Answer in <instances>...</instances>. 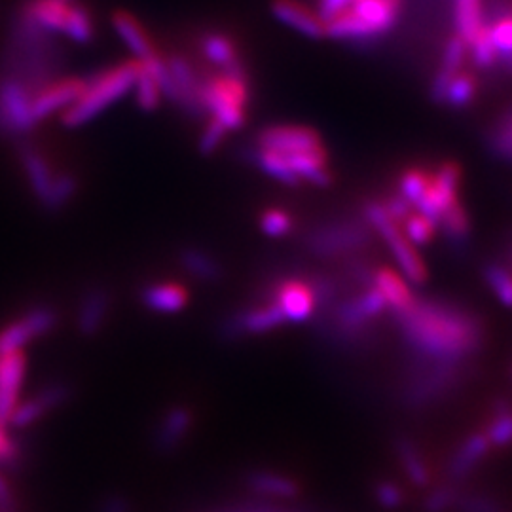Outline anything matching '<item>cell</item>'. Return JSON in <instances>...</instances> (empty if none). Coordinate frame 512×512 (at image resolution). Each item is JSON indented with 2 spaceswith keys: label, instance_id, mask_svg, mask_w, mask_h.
I'll return each mask as SVG.
<instances>
[{
  "label": "cell",
  "instance_id": "6da1fadb",
  "mask_svg": "<svg viewBox=\"0 0 512 512\" xmlns=\"http://www.w3.org/2000/svg\"><path fill=\"white\" fill-rule=\"evenodd\" d=\"M408 348L420 361L463 365L484 346L480 317L452 300L416 296L410 310L393 315Z\"/></svg>",
  "mask_w": 512,
  "mask_h": 512
},
{
  "label": "cell",
  "instance_id": "7a4b0ae2",
  "mask_svg": "<svg viewBox=\"0 0 512 512\" xmlns=\"http://www.w3.org/2000/svg\"><path fill=\"white\" fill-rule=\"evenodd\" d=\"M139 74V61H128L109 71L93 76L86 84V90L71 109L61 114V124L65 128H80L103 110L109 109L118 99L133 90Z\"/></svg>",
  "mask_w": 512,
  "mask_h": 512
},
{
  "label": "cell",
  "instance_id": "3957f363",
  "mask_svg": "<svg viewBox=\"0 0 512 512\" xmlns=\"http://www.w3.org/2000/svg\"><path fill=\"white\" fill-rule=\"evenodd\" d=\"M372 228L361 217L323 220L304 236V247L317 258H353L365 253L372 241Z\"/></svg>",
  "mask_w": 512,
  "mask_h": 512
},
{
  "label": "cell",
  "instance_id": "277c9868",
  "mask_svg": "<svg viewBox=\"0 0 512 512\" xmlns=\"http://www.w3.org/2000/svg\"><path fill=\"white\" fill-rule=\"evenodd\" d=\"M399 0H353L346 12L325 23V35L340 40H366L393 27Z\"/></svg>",
  "mask_w": 512,
  "mask_h": 512
},
{
  "label": "cell",
  "instance_id": "5b68a950",
  "mask_svg": "<svg viewBox=\"0 0 512 512\" xmlns=\"http://www.w3.org/2000/svg\"><path fill=\"white\" fill-rule=\"evenodd\" d=\"M363 219L368 222V226L372 228L374 234H378L380 238L384 239V243L404 279L416 287L423 285L429 277L425 260L416 251V247L404 236L403 228L387 215L384 203L378 202V200H368L363 205Z\"/></svg>",
  "mask_w": 512,
  "mask_h": 512
},
{
  "label": "cell",
  "instance_id": "8992f818",
  "mask_svg": "<svg viewBox=\"0 0 512 512\" xmlns=\"http://www.w3.org/2000/svg\"><path fill=\"white\" fill-rule=\"evenodd\" d=\"M247 99L245 73H220L202 82L203 110L228 131L245 124Z\"/></svg>",
  "mask_w": 512,
  "mask_h": 512
},
{
  "label": "cell",
  "instance_id": "52a82bcc",
  "mask_svg": "<svg viewBox=\"0 0 512 512\" xmlns=\"http://www.w3.org/2000/svg\"><path fill=\"white\" fill-rule=\"evenodd\" d=\"M461 374V365L454 363H429L421 361V366L410 376L404 385L403 401L410 408H423L439 401L452 387H456Z\"/></svg>",
  "mask_w": 512,
  "mask_h": 512
},
{
  "label": "cell",
  "instance_id": "ba28073f",
  "mask_svg": "<svg viewBox=\"0 0 512 512\" xmlns=\"http://www.w3.org/2000/svg\"><path fill=\"white\" fill-rule=\"evenodd\" d=\"M35 92L19 78L8 74L0 80V128L12 135H25L37 128L33 116Z\"/></svg>",
  "mask_w": 512,
  "mask_h": 512
},
{
  "label": "cell",
  "instance_id": "9c48e42d",
  "mask_svg": "<svg viewBox=\"0 0 512 512\" xmlns=\"http://www.w3.org/2000/svg\"><path fill=\"white\" fill-rule=\"evenodd\" d=\"M59 323V313L52 306H35L0 329V355L23 351L25 346L50 334Z\"/></svg>",
  "mask_w": 512,
  "mask_h": 512
},
{
  "label": "cell",
  "instance_id": "30bf717a",
  "mask_svg": "<svg viewBox=\"0 0 512 512\" xmlns=\"http://www.w3.org/2000/svg\"><path fill=\"white\" fill-rule=\"evenodd\" d=\"M285 317L281 310L275 306L272 300L256 302L243 310L232 313L224 323H222V334L230 340H238L245 336H260L268 334L275 329H281L285 325Z\"/></svg>",
  "mask_w": 512,
  "mask_h": 512
},
{
  "label": "cell",
  "instance_id": "8fae6325",
  "mask_svg": "<svg viewBox=\"0 0 512 512\" xmlns=\"http://www.w3.org/2000/svg\"><path fill=\"white\" fill-rule=\"evenodd\" d=\"M266 300L275 302L287 323H306L317 311V300L306 277H285L275 281Z\"/></svg>",
  "mask_w": 512,
  "mask_h": 512
},
{
  "label": "cell",
  "instance_id": "7c38bea8",
  "mask_svg": "<svg viewBox=\"0 0 512 512\" xmlns=\"http://www.w3.org/2000/svg\"><path fill=\"white\" fill-rule=\"evenodd\" d=\"M88 78H61V80H52L44 88H40L35 97H33V116L35 122L40 124L54 116L57 112H65L71 109L74 103L80 99V95L86 90Z\"/></svg>",
  "mask_w": 512,
  "mask_h": 512
},
{
  "label": "cell",
  "instance_id": "4fadbf2b",
  "mask_svg": "<svg viewBox=\"0 0 512 512\" xmlns=\"http://www.w3.org/2000/svg\"><path fill=\"white\" fill-rule=\"evenodd\" d=\"M256 147L272 150L283 156L325 148L319 133L304 126H272L262 129L256 137Z\"/></svg>",
  "mask_w": 512,
  "mask_h": 512
},
{
  "label": "cell",
  "instance_id": "5bb4252c",
  "mask_svg": "<svg viewBox=\"0 0 512 512\" xmlns=\"http://www.w3.org/2000/svg\"><path fill=\"white\" fill-rule=\"evenodd\" d=\"M27 374L25 351L0 355V425L8 427L21 401V387Z\"/></svg>",
  "mask_w": 512,
  "mask_h": 512
},
{
  "label": "cell",
  "instance_id": "9a60e30c",
  "mask_svg": "<svg viewBox=\"0 0 512 512\" xmlns=\"http://www.w3.org/2000/svg\"><path fill=\"white\" fill-rule=\"evenodd\" d=\"M71 395V387L65 384H52L40 389L37 395L29 399H21L18 408L14 410L8 427L25 429L35 425L37 421L46 418L50 412H54L57 406L65 403Z\"/></svg>",
  "mask_w": 512,
  "mask_h": 512
},
{
  "label": "cell",
  "instance_id": "2e32d148",
  "mask_svg": "<svg viewBox=\"0 0 512 512\" xmlns=\"http://www.w3.org/2000/svg\"><path fill=\"white\" fill-rule=\"evenodd\" d=\"M192 427H194V412L183 404L171 406L156 425L154 440H152L154 450L165 456L177 452L179 448H183L188 435L192 433Z\"/></svg>",
  "mask_w": 512,
  "mask_h": 512
},
{
  "label": "cell",
  "instance_id": "e0dca14e",
  "mask_svg": "<svg viewBox=\"0 0 512 512\" xmlns=\"http://www.w3.org/2000/svg\"><path fill=\"white\" fill-rule=\"evenodd\" d=\"M112 310V294L107 287L95 285L80 296V304L76 310V330L93 338L105 329Z\"/></svg>",
  "mask_w": 512,
  "mask_h": 512
},
{
  "label": "cell",
  "instance_id": "ac0fdd59",
  "mask_svg": "<svg viewBox=\"0 0 512 512\" xmlns=\"http://www.w3.org/2000/svg\"><path fill=\"white\" fill-rule=\"evenodd\" d=\"M372 287L382 294L391 315H399L412 308L416 296L410 289V283L403 275L389 266H378L372 275Z\"/></svg>",
  "mask_w": 512,
  "mask_h": 512
},
{
  "label": "cell",
  "instance_id": "d6986e66",
  "mask_svg": "<svg viewBox=\"0 0 512 512\" xmlns=\"http://www.w3.org/2000/svg\"><path fill=\"white\" fill-rule=\"evenodd\" d=\"M19 160H21V167L25 173V181L29 184L31 192L35 194L38 203L42 205L52 190L57 171L50 164V160L38 148L31 147V145H21Z\"/></svg>",
  "mask_w": 512,
  "mask_h": 512
},
{
  "label": "cell",
  "instance_id": "ffe728a7",
  "mask_svg": "<svg viewBox=\"0 0 512 512\" xmlns=\"http://www.w3.org/2000/svg\"><path fill=\"white\" fill-rule=\"evenodd\" d=\"M245 486L251 494L287 501L298 497L302 488L293 476L283 475L272 469H253L245 475Z\"/></svg>",
  "mask_w": 512,
  "mask_h": 512
},
{
  "label": "cell",
  "instance_id": "44dd1931",
  "mask_svg": "<svg viewBox=\"0 0 512 512\" xmlns=\"http://www.w3.org/2000/svg\"><path fill=\"white\" fill-rule=\"evenodd\" d=\"M492 444L484 431L469 435L459 444L448 463V476L452 482H461L475 471L476 467L490 454Z\"/></svg>",
  "mask_w": 512,
  "mask_h": 512
},
{
  "label": "cell",
  "instance_id": "7402d4cb",
  "mask_svg": "<svg viewBox=\"0 0 512 512\" xmlns=\"http://www.w3.org/2000/svg\"><path fill=\"white\" fill-rule=\"evenodd\" d=\"M141 302L154 313H179L188 306L190 294L181 283L154 281L141 289Z\"/></svg>",
  "mask_w": 512,
  "mask_h": 512
},
{
  "label": "cell",
  "instance_id": "603a6c76",
  "mask_svg": "<svg viewBox=\"0 0 512 512\" xmlns=\"http://www.w3.org/2000/svg\"><path fill=\"white\" fill-rule=\"evenodd\" d=\"M272 12L281 23L289 25L291 29L306 37L321 38L325 35L323 19L296 0H275Z\"/></svg>",
  "mask_w": 512,
  "mask_h": 512
},
{
  "label": "cell",
  "instance_id": "cb8c5ba5",
  "mask_svg": "<svg viewBox=\"0 0 512 512\" xmlns=\"http://www.w3.org/2000/svg\"><path fill=\"white\" fill-rule=\"evenodd\" d=\"M71 2L65 0H29L21 10L46 33L65 35V27L71 16Z\"/></svg>",
  "mask_w": 512,
  "mask_h": 512
},
{
  "label": "cell",
  "instance_id": "d4e9b609",
  "mask_svg": "<svg viewBox=\"0 0 512 512\" xmlns=\"http://www.w3.org/2000/svg\"><path fill=\"white\" fill-rule=\"evenodd\" d=\"M179 264L186 274L200 283H219L224 277L219 258L202 247H184L179 253Z\"/></svg>",
  "mask_w": 512,
  "mask_h": 512
},
{
  "label": "cell",
  "instance_id": "484cf974",
  "mask_svg": "<svg viewBox=\"0 0 512 512\" xmlns=\"http://www.w3.org/2000/svg\"><path fill=\"white\" fill-rule=\"evenodd\" d=\"M112 23H114L118 37L126 42V46L131 50V54L137 57L139 63L156 54L145 29L133 16H129L126 12H118V14H114Z\"/></svg>",
  "mask_w": 512,
  "mask_h": 512
},
{
  "label": "cell",
  "instance_id": "4316f807",
  "mask_svg": "<svg viewBox=\"0 0 512 512\" xmlns=\"http://www.w3.org/2000/svg\"><path fill=\"white\" fill-rule=\"evenodd\" d=\"M467 44L463 42V38L454 37L448 40L446 48H444V57H442V65H440L439 73L433 80V88L431 95L435 101H444V93L448 84L458 76L459 67L463 63Z\"/></svg>",
  "mask_w": 512,
  "mask_h": 512
},
{
  "label": "cell",
  "instance_id": "83f0119b",
  "mask_svg": "<svg viewBox=\"0 0 512 512\" xmlns=\"http://www.w3.org/2000/svg\"><path fill=\"white\" fill-rule=\"evenodd\" d=\"M395 454L403 467L404 475L410 478V482L418 488H425L431 480V473L418 446L412 440L401 437L395 442Z\"/></svg>",
  "mask_w": 512,
  "mask_h": 512
},
{
  "label": "cell",
  "instance_id": "f1b7e54d",
  "mask_svg": "<svg viewBox=\"0 0 512 512\" xmlns=\"http://www.w3.org/2000/svg\"><path fill=\"white\" fill-rule=\"evenodd\" d=\"M203 54L213 63L222 67V73H243L234 42L224 35H207L202 42Z\"/></svg>",
  "mask_w": 512,
  "mask_h": 512
},
{
  "label": "cell",
  "instance_id": "f546056e",
  "mask_svg": "<svg viewBox=\"0 0 512 512\" xmlns=\"http://www.w3.org/2000/svg\"><path fill=\"white\" fill-rule=\"evenodd\" d=\"M251 160L255 162L266 175H270L275 181L287 186H300L298 177L294 175L291 165L287 162V158L283 154H277L272 150H264V148L255 147L251 150Z\"/></svg>",
  "mask_w": 512,
  "mask_h": 512
},
{
  "label": "cell",
  "instance_id": "4dcf8cb0",
  "mask_svg": "<svg viewBox=\"0 0 512 512\" xmlns=\"http://www.w3.org/2000/svg\"><path fill=\"white\" fill-rule=\"evenodd\" d=\"M439 228L444 232L448 241H452L454 245H463L469 239V236H471V219H469V213L463 207V203L458 200L444 211Z\"/></svg>",
  "mask_w": 512,
  "mask_h": 512
},
{
  "label": "cell",
  "instance_id": "1f68e13d",
  "mask_svg": "<svg viewBox=\"0 0 512 512\" xmlns=\"http://www.w3.org/2000/svg\"><path fill=\"white\" fill-rule=\"evenodd\" d=\"M78 188H80V181H78L76 175L65 173V171L63 173L57 171V177H55L54 184H52V190H50L46 202L42 203V207L48 213L63 211L76 198Z\"/></svg>",
  "mask_w": 512,
  "mask_h": 512
},
{
  "label": "cell",
  "instance_id": "d6a6232c",
  "mask_svg": "<svg viewBox=\"0 0 512 512\" xmlns=\"http://www.w3.org/2000/svg\"><path fill=\"white\" fill-rule=\"evenodd\" d=\"M456 23H458V37L463 38V42L469 46L484 29L480 0H456Z\"/></svg>",
  "mask_w": 512,
  "mask_h": 512
},
{
  "label": "cell",
  "instance_id": "836d02e7",
  "mask_svg": "<svg viewBox=\"0 0 512 512\" xmlns=\"http://www.w3.org/2000/svg\"><path fill=\"white\" fill-rule=\"evenodd\" d=\"M484 281L503 306L512 308V270L507 264L488 262L484 266Z\"/></svg>",
  "mask_w": 512,
  "mask_h": 512
},
{
  "label": "cell",
  "instance_id": "e575fe53",
  "mask_svg": "<svg viewBox=\"0 0 512 512\" xmlns=\"http://www.w3.org/2000/svg\"><path fill=\"white\" fill-rule=\"evenodd\" d=\"M484 433L492 448H503L512 444V408L509 404H501L495 408Z\"/></svg>",
  "mask_w": 512,
  "mask_h": 512
},
{
  "label": "cell",
  "instance_id": "d590c367",
  "mask_svg": "<svg viewBox=\"0 0 512 512\" xmlns=\"http://www.w3.org/2000/svg\"><path fill=\"white\" fill-rule=\"evenodd\" d=\"M131 92L135 93L137 107L145 110V112H152V110L158 109L160 99L164 97L162 92H160L158 82L154 80V76L148 73L141 63H139V74H137V80H135V86H133Z\"/></svg>",
  "mask_w": 512,
  "mask_h": 512
},
{
  "label": "cell",
  "instance_id": "8d00e7d4",
  "mask_svg": "<svg viewBox=\"0 0 512 512\" xmlns=\"http://www.w3.org/2000/svg\"><path fill=\"white\" fill-rule=\"evenodd\" d=\"M431 175L433 173H429L421 167L406 169L399 179V194L406 202L412 203V207H416V203L420 202L421 196L427 192V188L431 184Z\"/></svg>",
  "mask_w": 512,
  "mask_h": 512
},
{
  "label": "cell",
  "instance_id": "74e56055",
  "mask_svg": "<svg viewBox=\"0 0 512 512\" xmlns=\"http://www.w3.org/2000/svg\"><path fill=\"white\" fill-rule=\"evenodd\" d=\"M260 230L268 238H285L294 232V220L283 209H266L260 215Z\"/></svg>",
  "mask_w": 512,
  "mask_h": 512
},
{
  "label": "cell",
  "instance_id": "f35d334b",
  "mask_svg": "<svg viewBox=\"0 0 512 512\" xmlns=\"http://www.w3.org/2000/svg\"><path fill=\"white\" fill-rule=\"evenodd\" d=\"M475 93V80L467 74H458L446 88L444 103H448L454 109H461V107H467L475 99Z\"/></svg>",
  "mask_w": 512,
  "mask_h": 512
},
{
  "label": "cell",
  "instance_id": "ab89813d",
  "mask_svg": "<svg viewBox=\"0 0 512 512\" xmlns=\"http://www.w3.org/2000/svg\"><path fill=\"white\" fill-rule=\"evenodd\" d=\"M401 228H403L404 236L414 247L416 245H427L439 230L431 220L425 219L423 215L416 213V211L404 220Z\"/></svg>",
  "mask_w": 512,
  "mask_h": 512
},
{
  "label": "cell",
  "instance_id": "60d3db41",
  "mask_svg": "<svg viewBox=\"0 0 512 512\" xmlns=\"http://www.w3.org/2000/svg\"><path fill=\"white\" fill-rule=\"evenodd\" d=\"M65 35L74 40V42H80V44H86V42L92 40V18H90V14L82 6H73L71 8V16H69L67 27H65Z\"/></svg>",
  "mask_w": 512,
  "mask_h": 512
},
{
  "label": "cell",
  "instance_id": "b9f144b4",
  "mask_svg": "<svg viewBox=\"0 0 512 512\" xmlns=\"http://www.w3.org/2000/svg\"><path fill=\"white\" fill-rule=\"evenodd\" d=\"M488 33L494 44L495 54L509 59L512 55V16L499 19L494 27L488 29Z\"/></svg>",
  "mask_w": 512,
  "mask_h": 512
},
{
  "label": "cell",
  "instance_id": "7bdbcfd3",
  "mask_svg": "<svg viewBox=\"0 0 512 512\" xmlns=\"http://www.w3.org/2000/svg\"><path fill=\"white\" fill-rule=\"evenodd\" d=\"M471 46V52H473V59H475L478 67H490L494 65L497 54H495L494 44L490 40V33H488V27H484L478 37L469 44Z\"/></svg>",
  "mask_w": 512,
  "mask_h": 512
},
{
  "label": "cell",
  "instance_id": "ee69618b",
  "mask_svg": "<svg viewBox=\"0 0 512 512\" xmlns=\"http://www.w3.org/2000/svg\"><path fill=\"white\" fill-rule=\"evenodd\" d=\"M374 497H376L380 507L389 509V511L403 507L404 492L399 488V484H395V482H389V480L378 482L374 486Z\"/></svg>",
  "mask_w": 512,
  "mask_h": 512
},
{
  "label": "cell",
  "instance_id": "f6af8a7d",
  "mask_svg": "<svg viewBox=\"0 0 512 512\" xmlns=\"http://www.w3.org/2000/svg\"><path fill=\"white\" fill-rule=\"evenodd\" d=\"M458 499L459 492L454 486H442L439 490L429 494L423 507L427 512H444L448 509H456Z\"/></svg>",
  "mask_w": 512,
  "mask_h": 512
},
{
  "label": "cell",
  "instance_id": "bcb514c9",
  "mask_svg": "<svg viewBox=\"0 0 512 512\" xmlns=\"http://www.w3.org/2000/svg\"><path fill=\"white\" fill-rule=\"evenodd\" d=\"M490 145L499 158L512 160V114H509L501 122V126L492 133Z\"/></svg>",
  "mask_w": 512,
  "mask_h": 512
},
{
  "label": "cell",
  "instance_id": "7dc6e473",
  "mask_svg": "<svg viewBox=\"0 0 512 512\" xmlns=\"http://www.w3.org/2000/svg\"><path fill=\"white\" fill-rule=\"evenodd\" d=\"M226 131H228V129L224 128L220 122L211 118V120L205 124L202 135H200V143H198V145H200V152L205 154V156L217 152V148L222 145V141H224V137H226Z\"/></svg>",
  "mask_w": 512,
  "mask_h": 512
},
{
  "label": "cell",
  "instance_id": "c3c4849f",
  "mask_svg": "<svg viewBox=\"0 0 512 512\" xmlns=\"http://www.w3.org/2000/svg\"><path fill=\"white\" fill-rule=\"evenodd\" d=\"M456 509L459 512H503L492 497L478 494H459Z\"/></svg>",
  "mask_w": 512,
  "mask_h": 512
},
{
  "label": "cell",
  "instance_id": "681fc988",
  "mask_svg": "<svg viewBox=\"0 0 512 512\" xmlns=\"http://www.w3.org/2000/svg\"><path fill=\"white\" fill-rule=\"evenodd\" d=\"M19 452L16 440L8 433V427L0 425V465H10L18 459Z\"/></svg>",
  "mask_w": 512,
  "mask_h": 512
},
{
  "label": "cell",
  "instance_id": "f907efd6",
  "mask_svg": "<svg viewBox=\"0 0 512 512\" xmlns=\"http://www.w3.org/2000/svg\"><path fill=\"white\" fill-rule=\"evenodd\" d=\"M353 0H321V10H319V18L323 19V23H327L332 18L340 16L342 12H346L351 6Z\"/></svg>",
  "mask_w": 512,
  "mask_h": 512
},
{
  "label": "cell",
  "instance_id": "816d5d0a",
  "mask_svg": "<svg viewBox=\"0 0 512 512\" xmlns=\"http://www.w3.org/2000/svg\"><path fill=\"white\" fill-rule=\"evenodd\" d=\"M97 512H131V505L126 495L112 494L101 501Z\"/></svg>",
  "mask_w": 512,
  "mask_h": 512
},
{
  "label": "cell",
  "instance_id": "f5cc1de1",
  "mask_svg": "<svg viewBox=\"0 0 512 512\" xmlns=\"http://www.w3.org/2000/svg\"><path fill=\"white\" fill-rule=\"evenodd\" d=\"M12 507H14V495L4 476L0 475V511H12Z\"/></svg>",
  "mask_w": 512,
  "mask_h": 512
},
{
  "label": "cell",
  "instance_id": "db71d44e",
  "mask_svg": "<svg viewBox=\"0 0 512 512\" xmlns=\"http://www.w3.org/2000/svg\"><path fill=\"white\" fill-rule=\"evenodd\" d=\"M507 266L512 270V245L509 247V251H507Z\"/></svg>",
  "mask_w": 512,
  "mask_h": 512
},
{
  "label": "cell",
  "instance_id": "11a10c76",
  "mask_svg": "<svg viewBox=\"0 0 512 512\" xmlns=\"http://www.w3.org/2000/svg\"><path fill=\"white\" fill-rule=\"evenodd\" d=\"M509 65H511V71H512V55L509 57Z\"/></svg>",
  "mask_w": 512,
  "mask_h": 512
},
{
  "label": "cell",
  "instance_id": "9f6ffc18",
  "mask_svg": "<svg viewBox=\"0 0 512 512\" xmlns=\"http://www.w3.org/2000/svg\"><path fill=\"white\" fill-rule=\"evenodd\" d=\"M65 2H71V0H65Z\"/></svg>",
  "mask_w": 512,
  "mask_h": 512
}]
</instances>
